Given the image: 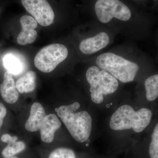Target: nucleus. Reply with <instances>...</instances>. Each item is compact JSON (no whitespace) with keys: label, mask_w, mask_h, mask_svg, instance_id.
Listing matches in <instances>:
<instances>
[{"label":"nucleus","mask_w":158,"mask_h":158,"mask_svg":"<svg viewBox=\"0 0 158 158\" xmlns=\"http://www.w3.org/2000/svg\"><path fill=\"white\" fill-rule=\"evenodd\" d=\"M80 107V103L75 102L68 106H61L56 111L72 137L78 142L83 143L90 137L92 118L87 111L75 113Z\"/></svg>","instance_id":"nucleus-1"},{"label":"nucleus","mask_w":158,"mask_h":158,"mask_svg":"<svg viewBox=\"0 0 158 158\" xmlns=\"http://www.w3.org/2000/svg\"><path fill=\"white\" fill-rule=\"evenodd\" d=\"M152 112L147 108H141L135 111L129 105L119 107L110 118V127L115 131L131 129L140 133L150 123Z\"/></svg>","instance_id":"nucleus-2"},{"label":"nucleus","mask_w":158,"mask_h":158,"mask_svg":"<svg viewBox=\"0 0 158 158\" xmlns=\"http://www.w3.org/2000/svg\"><path fill=\"white\" fill-rule=\"evenodd\" d=\"M96 64L100 69L108 72L123 83L133 81L139 69L138 64L135 62L111 52L99 56L96 59Z\"/></svg>","instance_id":"nucleus-3"},{"label":"nucleus","mask_w":158,"mask_h":158,"mask_svg":"<svg viewBox=\"0 0 158 158\" xmlns=\"http://www.w3.org/2000/svg\"><path fill=\"white\" fill-rule=\"evenodd\" d=\"M86 78L90 85L91 100L98 104L103 101L104 95L113 93L118 89L117 79L97 66H90L88 69Z\"/></svg>","instance_id":"nucleus-4"},{"label":"nucleus","mask_w":158,"mask_h":158,"mask_svg":"<svg viewBox=\"0 0 158 158\" xmlns=\"http://www.w3.org/2000/svg\"><path fill=\"white\" fill-rule=\"evenodd\" d=\"M68 55V50L65 46L59 44H50L37 53L34 58V65L40 71L49 73L64 61Z\"/></svg>","instance_id":"nucleus-5"},{"label":"nucleus","mask_w":158,"mask_h":158,"mask_svg":"<svg viewBox=\"0 0 158 158\" xmlns=\"http://www.w3.org/2000/svg\"><path fill=\"white\" fill-rule=\"evenodd\" d=\"M94 9L99 20L103 23L110 22L113 18L127 21L131 16L128 7L120 0H98Z\"/></svg>","instance_id":"nucleus-6"},{"label":"nucleus","mask_w":158,"mask_h":158,"mask_svg":"<svg viewBox=\"0 0 158 158\" xmlns=\"http://www.w3.org/2000/svg\"><path fill=\"white\" fill-rule=\"evenodd\" d=\"M24 8L42 27H48L53 22L55 13L47 0H21Z\"/></svg>","instance_id":"nucleus-7"},{"label":"nucleus","mask_w":158,"mask_h":158,"mask_svg":"<svg viewBox=\"0 0 158 158\" xmlns=\"http://www.w3.org/2000/svg\"><path fill=\"white\" fill-rule=\"evenodd\" d=\"M22 31L18 36L17 41L20 45H25L33 43L37 37L35 29L37 27V21L29 15H23L20 20Z\"/></svg>","instance_id":"nucleus-8"},{"label":"nucleus","mask_w":158,"mask_h":158,"mask_svg":"<svg viewBox=\"0 0 158 158\" xmlns=\"http://www.w3.org/2000/svg\"><path fill=\"white\" fill-rule=\"evenodd\" d=\"M110 43L107 33L101 32L93 37L83 40L80 44V49L83 53L91 55L106 48Z\"/></svg>","instance_id":"nucleus-9"},{"label":"nucleus","mask_w":158,"mask_h":158,"mask_svg":"<svg viewBox=\"0 0 158 158\" xmlns=\"http://www.w3.org/2000/svg\"><path fill=\"white\" fill-rule=\"evenodd\" d=\"M61 125L62 123L56 115L54 114L46 115L40 129L42 141L46 143L52 142L55 132L61 127Z\"/></svg>","instance_id":"nucleus-10"},{"label":"nucleus","mask_w":158,"mask_h":158,"mask_svg":"<svg viewBox=\"0 0 158 158\" xmlns=\"http://www.w3.org/2000/svg\"><path fill=\"white\" fill-rule=\"evenodd\" d=\"M0 94L3 99L9 104L16 102L19 97L12 74L8 71L4 74L3 81L0 85Z\"/></svg>","instance_id":"nucleus-11"},{"label":"nucleus","mask_w":158,"mask_h":158,"mask_svg":"<svg viewBox=\"0 0 158 158\" xmlns=\"http://www.w3.org/2000/svg\"><path fill=\"white\" fill-rule=\"evenodd\" d=\"M45 116V110L42 105L34 102L31 106L30 116L25 124L26 129L31 132L39 131Z\"/></svg>","instance_id":"nucleus-12"},{"label":"nucleus","mask_w":158,"mask_h":158,"mask_svg":"<svg viewBox=\"0 0 158 158\" xmlns=\"http://www.w3.org/2000/svg\"><path fill=\"white\" fill-rule=\"evenodd\" d=\"M36 73L33 71H29L17 80L15 85L20 93H30L34 91L36 87Z\"/></svg>","instance_id":"nucleus-13"},{"label":"nucleus","mask_w":158,"mask_h":158,"mask_svg":"<svg viewBox=\"0 0 158 158\" xmlns=\"http://www.w3.org/2000/svg\"><path fill=\"white\" fill-rule=\"evenodd\" d=\"M147 100H155L158 97V74L148 78L144 82Z\"/></svg>","instance_id":"nucleus-14"},{"label":"nucleus","mask_w":158,"mask_h":158,"mask_svg":"<svg viewBox=\"0 0 158 158\" xmlns=\"http://www.w3.org/2000/svg\"><path fill=\"white\" fill-rule=\"evenodd\" d=\"M3 61L5 68L12 75H17L22 72V63L15 56L11 54L6 55L4 57Z\"/></svg>","instance_id":"nucleus-15"},{"label":"nucleus","mask_w":158,"mask_h":158,"mask_svg":"<svg viewBox=\"0 0 158 158\" xmlns=\"http://www.w3.org/2000/svg\"><path fill=\"white\" fill-rule=\"evenodd\" d=\"M25 148L26 144L23 141H12L8 143V145L3 150L2 155L5 158L11 157L21 152Z\"/></svg>","instance_id":"nucleus-16"},{"label":"nucleus","mask_w":158,"mask_h":158,"mask_svg":"<svg viewBox=\"0 0 158 158\" xmlns=\"http://www.w3.org/2000/svg\"><path fill=\"white\" fill-rule=\"evenodd\" d=\"M148 153L150 158H158V123L156 125L152 135Z\"/></svg>","instance_id":"nucleus-17"},{"label":"nucleus","mask_w":158,"mask_h":158,"mask_svg":"<svg viewBox=\"0 0 158 158\" xmlns=\"http://www.w3.org/2000/svg\"><path fill=\"white\" fill-rule=\"evenodd\" d=\"M48 158H76L75 154L72 150L67 148H57L49 156Z\"/></svg>","instance_id":"nucleus-18"},{"label":"nucleus","mask_w":158,"mask_h":158,"mask_svg":"<svg viewBox=\"0 0 158 158\" xmlns=\"http://www.w3.org/2000/svg\"><path fill=\"white\" fill-rule=\"evenodd\" d=\"M7 114V110L3 104L0 102V129L2 126L3 120Z\"/></svg>","instance_id":"nucleus-19"},{"label":"nucleus","mask_w":158,"mask_h":158,"mask_svg":"<svg viewBox=\"0 0 158 158\" xmlns=\"http://www.w3.org/2000/svg\"><path fill=\"white\" fill-rule=\"evenodd\" d=\"M18 138L16 136H11L9 134H4L1 138V141L5 143H8L11 141H17Z\"/></svg>","instance_id":"nucleus-20"},{"label":"nucleus","mask_w":158,"mask_h":158,"mask_svg":"<svg viewBox=\"0 0 158 158\" xmlns=\"http://www.w3.org/2000/svg\"><path fill=\"white\" fill-rule=\"evenodd\" d=\"M8 158H18L16 157H11Z\"/></svg>","instance_id":"nucleus-21"}]
</instances>
